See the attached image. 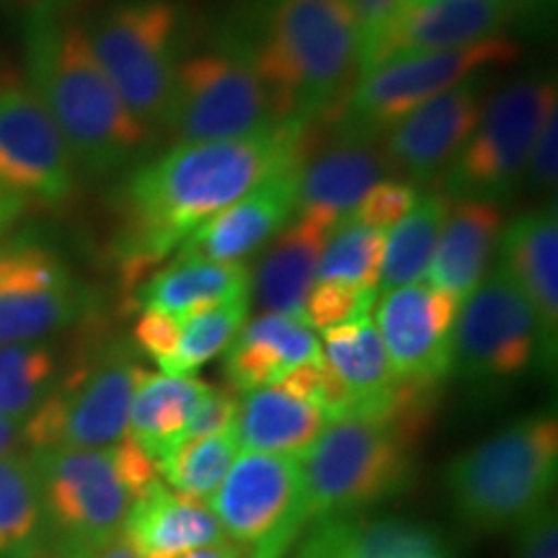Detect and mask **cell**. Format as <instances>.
Listing matches in <instances>:
<instances>
[{
	"label": "cell",
	"instance_id": "35",
	"mask_svg": "<svg viewBox=\"0 0 558 558\" xmlns=\"http://www.w3.org/2000/svg\"><path fill=\"white\" fill-rule=\"evenodd\" d=\"M58 378V354L47 341L0 347V416L24 422L50 396Z\"/></svg>",
	"mask_w": 558,
	"mask_h": 558
},
{
	"label": "cell",
	"instance_id": "7",
	"mask_svg": "<svg viewBox=\"0 0 558 558\" xmlns=\"http://www.w3.org/2000/svg\"><path fill=\"white\" fill-rule=\"evenodd\" d=\"M83 29L117 96L156 135L177 70L192 52L194 13L184 0H111Z\"/></svg>",
	"mask_w": 558,
	"mask_h": 558
},
{
	"label": "cell",
	"instance_id": "1",
	"mask_svg": "<svg viewBox=\"0 0 558 558\" xmlns=\"http://www.w3.org/2000/svg\"><path fill=\"white\" fill-rule=\"evenodd\" d=\"M311 128L279 124L262 135L222 143H177L130 173L120 192L114 254L128 288L173 259L194 230L271 173L303 163Z\"/></svg>",
	"mask_w": 558,
	"mask_h": 558
},
{
	"label": "cell",
	"instance_id": "42",
	"mask_svg": "<svg viewBox=\"0 0 558 558\" xmlns=\"http://www.w3.org/2000/svg\"><path fill=\"white\" fill-rule=\"evenodd\" d=\"M518 558H558V518L556 509H541L520 527Z\"/></svg>",
	"mask_w": 558,
	"mask_h": 558
},
{
	"label": "cell",
	"instance_id": "47",
	"mask_svg": "<svg viewBox=\"0 0 558 558\" xmlns=\"http://www.w3.org/2000/svg\"><path fill=\"white\" fill-rule=\"evenodd\" d=\"M21 209H24V199L13 197V194L0 190V235H3L5 228L19 218Z\"/></svg>",
	"mask_w": 558,
	"mask_h": 558
},
{
	"label": "cell",
	"instance_id": "37",
	"mask_svg": "<svg viewBox=\"0 0 558 558\" xmlns=\"http://www.w3.org/2000/svg\"><path fill=\"white\" fill-rule=\"evenodd\" d=\"M375 300H378V292L373 290L349 288V284L339 282H316L308 292L300 318L313 331H326L362 316V313H369Z\"/></svg>",
	"mask_w": 558,
	"mask_h": 558
},
{
	"label": "cell",
	"instance_id": "23",
	"mask_svg": "<svg viewBox=\"0 0 558 558\" xmlns=\"http://www.w3.org/2000/svg\"><path fill=\"white\" fill-rule=\"evenodd\" d=\"M320 354L316 331L298 316L262 313L241 326L226 349V380L233 393L246 396L251 390L275 383Z\"/></svg>",
	"mask_w": 558,
	"mask_h": 558
},
{
	"label": "cell",
	"instance_id": "6",
	"mask_svg": "<svg viewBox=\"0 0 558 558\" xmlns=\"http://www.w3.org/2000/svg\"><path fill=\"white\" fill-rule=\"evenodd\" d=\"M424 432L380 416L333 418L300 456L308 525L352 518L414 486Z\"/></svg>",
	"mask_w": 558,
	"mask_h": 558
},
{
	"label": "cell",
	"instance_id": "26",
	"mask_svg": "<svg viewBox=\"0 0 558 558\" xmlns=\"http://www.w3.org/2000/svg\"><path fill=\"white\" fill-rule=\"evenodd\" d=\"M329 233L331 230L318 226L316 220L295 215V220L271 241L251 277V298L262 313L303 316V305L316 284L318 262Z\"/></svg>",
	"mask_w": 558,
	"mask_h": 558
},
{
	"label": "cell",
	"instance_id": "3",
	"mask_svg": "<svg viewBox=\"0 0 558 558\" xmlns=\"http://www.w3.org/2000/svg\"><path fill=\"white\" fill-rule=\"evenodd\" d=\"M26 73L83 171L107 177L153 143V132L117 96L78 21L62 16L26 24Z\"/></svg>",
	"mask_w": 558,
	"mask_h": 558
},
{
	"label": "cell",
	"instance_id": "14",
	"mask_svg": "<svg viewBox=\"0 0 558 558\" xmlns=\"http://www.w3.org/2000/svg\"><path fill=\"white\" fill-rule=\"evenodd\" d=\"M94 308L62 256L34 241L0 248V347L45 341Z\"/></svg>",
	"mask_w": 558,
	"mask_h": 558
},
{
	"label": "cell",
	"instance_id": "33",
	"mask_svg": "<svg viewBox=\"0 0 558 558\" xmlns=\"http://www.w3.org/2000/svg\"><path fill=\"white\" fill-rule=\"evenodd\" d=\"M251 295H239L181 316V337L169 360L160 362V373L173 378H192L199 367L228 349L241 326L248 320Z\"/></svg>",
	"mask_w": 558,
	"mask_h": 558
},
{
	"label": "cell",
	"instance_id": "15",
	"mask_svg": "<svg viewBox=\"0 0 558 558\" xmlns=\"http://www.w3.org/2000/svg\"><path fill=\"white\" fill-rule=\"evenodd\" d=\"M0 190L47 207L75 192L73 153L24 83H0Z\"/></svg>",
	"mask_w": 558,
	"mask_h": 558
},
{
	"label": "cell",
	"instance_id": "16",
	"mask_svg": "<svg viewBox=\"0 0 558 558\" xmlns=\"http://www.w3.org/2000/svg\"><path fill=\"white\" fill-rule=\"evenodd\" d=\"M530 5L501 0H401L362 37V70L414 52L452 50L505 37Z\"/></svg>",
	"mask_w": 558,
	"mask_h": 558
},
{
	"label": "cell",
	"instance_id": "25",
	"mask_svg": "<svg viewBox=\"0 0 558 558\" xmlns=\"http://www.w3.org/2000/svg\"><path fill=\"white\" fill-rule=\"evenodd\" d=\"M501 228L505 222L494 202L450 199L448 218L439 230L427 269L429 288L448 292L463 303L486 277Z\"/></svg>",
	"mask_w": 558,
	"mask_h": 558
},
{
	"label": "cell",
	"instance_id": "48",
	"mask_svg": "<svg viewBox=\"0 0 558 558\" xmlns=\"http://www.w3.org/2000/svg\"><path fill=\"white\" fill-rule=\"evenodd\" d=\"M179 558H239L235 550L228 546V543H218V546H205L197 550H190V554L179 556Z\"/></svg>",
	"mask_w": 558,
	"mask_h": 558
},
{
	"label": "cell",
	"instance_id": "29",
	"mask_svg": "<svg viewBox=\"0 0 558 558\" xmlns=\"http://www.w3.org/2000/svg\"><path fill=\"white\" fill-rule=\"evenodd\" d=\"M239 295H251L246 264L173 259L169 267L153 271L137 284L135 305L140 311H160L181 318Z\"/></svg>",
	"mask_w": 558,
	"mask_h": 558
},
{
	"label": "cell",
	"instance_id": "4",
	"mask_svg": "<svg viewBox=\"0 0 558 558\" xmlns=\"http://www.w3.org/2000/svg\"><path fill=\"white\" fill-rule=\"evenodd\" d=\"M556 476L558 422L548 411H538L452 458L445 486L465 527L505 533L520 530L548 507Z\"/></svg>",
	"mask_w": 558,
	"mask_h": 558
},
{
	"label": "cell",
	"instance_id": "5",
	"mask_svg": "<svg viewBox=\"0 0 558 558\" xmlns=\"http://www.w3.org/2000/svg\"><path fill=\"white\" fill-rule=\"evenodd\" d=\"M47 541L60 556L120 538L132 501L160 481L158 460L132 437L99 450H32Z\"/></svg>",
	"mask_w": 558,
	"mask_h": 558
},
{
	"label": "cell",
	"instance_id": "45",
	"mask_svg": "<svg viewBox=\"0 0 558 558\" xmlns=\"http://www.w3.org/2000/svg\"><path fill=\"white\" fill-rule=\"evenodd\" d=\"M62 558H140V556L122 538H111L107 543H101V546L75 550V554H68Z\"/></svg>",
	"mask_w": 558,
	"mask_h": 558
},
{
	"label": "cell",
	"instance_id": "43",
	"mask_svg": "<svg viewBox=\"0 0 558 558\" xmlns=\"http://www.w3.org/2000/svg\"><path fill=\"white\" fill-rule=\"evenodd\" d=\"M0 3H3L13 16L24 21L26 26V24H34V21L68 16V11L73 9L78 0H0Z\"/></svg>",
	"mask_w": 558,
	"mask_h": 558
},
{
	"label": "cell",
	"instance_id": "31",
	"mask_svg": "<svg viewBox=\"0 0 558 558\" xmlns=\"http://www.w3.org/2000/svg\"><path fill=\"white\" fill-rule=\"evenodd\" d=\"M47 543L45 507L32 456L0 458V558H34Z\"/></svg>",
	"mask_w": 558,
	"mask_h": 558
},
{
	"label": "cell",
	"instance_id": "11",
	"mask_svg": "<svg viewBox=\"0 0 558 558\" xmlns=\"http://www.w3.org/2000/svg\"><path fill=\"white\" fill-rule=\"evenodd\" d=\"M145 367L124 344H109L54 383L24 418L29 450H99L128 437L130 403Z\"/></svg>",
	"mask_w": 558,
	"mask_h": 558
},
{
	"label": "cell",
	"instance_id": "13",
	"mask_svg": "<svg viewBox=\"0 0 558 558\" xmlns=\"http://www.w3.org/2000/svg\"><path fill=\"white\" fill-rule=\"evenodd\" d=\"M538 316L505 269L497 267L460 303L452 331V375L473 386H497L533 365H554Z\"/></svg>",
	"mask_w": 558,
	"mask_h": 558
},
{
	"label": "cell",
	"instance_id": "24",
	"mask_svg": "<svg viewBox=\"0 0 558 558\" xmlns=\"http://www.w3.org/2000/svg\"><path fill=\"white\" fill-rule=\"evenodd\" d=\"M298 554L316 558H456L439 533L399 518H329L311 522Z\"/></svg>",
	"mask_w": 558,
	"mask_h": 558
},
{
	"label": "cell",
	"instance_id": "46",
	"mask_svg": "<svg viewBox=\"0 0 558 558\" xmlns=\"http://www.w3.org/2000/svg\"><path fill=\"white\" fill-rule=\"evenodd\" d=\"M19 442H24V422L21 418L0 416V458L11 456Z\"/></svg>",
	"mask_w": 558,
	"mask_h": 558
},
{
	"label": "cell",
	"instance_id": "22",
	"mask_svg": "<svg viewBox=\"0 0 558 558\" xmlns=\"http://www.w3.org/2000/svg\"><path fill=\"white\" fill-rule=\"evenodd\" d=\"M120 538L140 558H179L190 550L226 543L207 501L177 494L163 481L132 501Z\"/></svg>",
	"mask_w": 558,
	"mask_h": 558
},
{
	"label": "cell",
	"instance_id": "36",
	"mask_svg": "<svg viewBox=\"0 0 558 558\" xmlns=\"http://www.w3.org/2000/svg\"><path fill=\"white\" fill-rule=\"evenodd\" d=\"M383 243H386V230L341 220L329 233L320 254L316 282H339L378 292Z\"/></svg>",
	"mask_w": 558,
	"mask_h": 558
},
{
	"label": "cell",
	"instance_id": "38",
	"mask_svg": "<svg viewBox=\"0 0 558 558\" xmlns=\"http://www.w3.org/2000/svg\"><path fill=\"white\" fill-rule=\"evenodd\" d=\"M418 190L409 181H399V179H383L380 184H375L365 197L360 199V205L349 213V218L344 220H354L360 226L367 228H378V230H388L393 228L401 218H407L411 213V207L416 205Z\"/></svg>",
	"mask_w": 558,
	"mask_h": 558
},
{
	"label": "cell",
	"instance_id": "49",
	"mask_svg": "<svg viewBox=\"0 0 558 558\" xmlns=\"http://www.w3.org/2000/svg\"><path fill=\"white\" fill-rule=\"evenodd\" d=\"M501 3H518V5H546V3H554V0H501Z\"/></svg>",
	"mask_w": 558,
	"mask_h": 558
},
{
	"label": "cell",
	"instance_id": "9",
	"mask_svg": "<svg viewBox=\"0 0 558 558\" xmlns=\"http://www.w3.org/2000/svg\"><path fill=\"white\" fill-rule=\"evenodd\" d=\"M520 47L509 37H494L452 50L414 52L365 70L331 122L337 135L378 140L418 104L435 99L476 73L512 65Z\"/></svg>",
	"mask_w": 558,
	"mask_h": 558
},
{
	"label": "cell",
	"instance_id": "20",
	"mask_svg": "<svg viewBox=\"0 0 558 558\" xmlns=\"http://www.w3.org/2000/svg\"><path fill=\"white\" fill-rule=\"evenodd\" d=\"M388 166L378 140L337 135L331 148L316 158L308 153L300 163L298 215L333 230L375 184H380Z\"/></svg>",
	"mask_w": 558,
	"mask_h": 558
},
{
	"label": "cell",
	"instance_id": "12",
	"mask_svg": "<svg viewBox=\"0 0 558 558\" xmlns=\"http://www.w3.org/2000/svg\"><path fill=\"white\" fill-rule=\"evenodd\" d=\"M207 507L239 558H284L308 525L300 456L241 450Z\"/></svg>",
	"mask_w": 558,
	"mask_h": 558
},
{
	"label": "cell",
	"instance_id": "19",
	"mask_svg": "<svg viewBox=\"0 0 558 558\" xmlns=\"http://www.w3.org/2000/svg\"><path fill=\"white\" fill-rule=\"evenodd\" d=\"M298 166L271 173L239 202L194 230L173 259L243 264L275 241L298 215Z\"/></svg>",
	"mask_w": 558,
	"mask_h": 558
},
{
	"label": "cell",
	"instance_id": "50",
	"mask_svg": "<svg viewBox=\"0 0 558 558\" xmlns=\"http://www.w3.org/2000/svg\"><path fill=\"white\" fill-rule=\"evenodd\" d=\"M295 558H316V556H305V554H298V550H295Z\"/></svg>",
	"mask_w": 558,
	"mask_h": 558
},
{
	"label": "cell",
	"instance_id": "44",
	"mask_svg": "<svg viewBox=\"0 0 558 558\" xmlns=\"http://www.w3.org/2000/svg\"><path fill=\"white\" fill-rule=\"evenodd\" d=\"M399 3L401 0H352V9L357 13L362 26V37H365L373 26H378Z\"/></svg>",
	"mask_w": 558,
	"mask_h": 558
},
{
	"label": "cell",
	"instance_id": "27",
	"mask_svg": "<svg viewBox=\"0 0 558 558\" xmlns=\"http://www.w3.org/2000/svg\"><path fill=\"white\" fill-rule=\"evenodd\" d=\"M326 424L329 418L324 411L275 383L251 390L239 401L235 435L241 450L303 456Z\"/></svg>",
	"mask_w": 558,
	"mask_h": 558
},
{
	"label": "cell",
	"instance_id": "34",
	"mask_svg": "<svg viewBox=\"0 0 558 558\" xmlns=\"http://www.w3.org/2000/svg\"><path fill=\"white\" fill-rule=\"evenodd\" d=\"M239 452L241 445L233 424V427L222 432H213V435L194 437L177 445L158 460V471L166 486L173 488L177 494L207 501L218 492Z\"/></svg>",
	"mask_w": 558,
	"mask_h": 558
},
{
	"label": "cell",
	"instance_id": "2",
	"mask_svg": "<svg viewBox=\"0 0 558 558\" xmlns=\"http://www.w3.org/2000/svg\"><path fill=\"white\" fill-rule=\"evenodd\" d=\"M213 37L251 62L284 124L331 122L360 78L352 0H235Z\"/></svg>",
	"mask_w": 558,
	"mask_h": 558
},
{
	"label": "cell",
	"instance_id": "17",
	"mask_svg": "<svg viewBox=\"0 0 558 558\" xmlns=\"http://www.w3.org/2000/svg\"><path fill=\"white\" fill-rule=\"evenodd\" d=\"M375 303V329L396 378L442 386L452 375V331L460 300L427 282H411L378 292Z\"/></svg>",
	"mask_w": 558,
	"mask_h": 558
},
{
	"label": "cell",
	"instance_id": "8",
	"mask_svg": "<svg viewBox=\"0 0 558 558\" xmlns=\"http://www.w3.org/2000/svg\"><path fill=\"white\" fill-rule=\"evenodd\" d=\"M279 124L284 122L259 73L235 47L213 37L205 50L181 60L160 130L179 143H222Z\"/></svg>",
	"mask_w": 558,
	"mask_h": 558
},
{
	"label": "cell",
	"instance_id": "18",
	"mask_svg": "<svg viewBox=\"0 0 558 558\" xmlns=\"http://www.w3.org/2000/svg\"><path fill=\"white\" fill-rule=\"evenodd\" d=\"M486 73H476L418 104L386 132V158L414 181L448 171L484 111Z\"/></svg>",
	"mask_w": 558,
	"mask_h": 558
},
{
	"label": "cell",
	"instance_id": "30",
	"mask_svg": "<svg viewBox=\"0 0 558 558\" xmlns=\"http://www.w3.org/2000/svg\"><path fill=\"white\" fill-rule=\"evenodd\" d=\"M209 388L213 386L202 380L145 369L130 403L128 437L135 439L150 458L160 460L177 448L194 409Z\"/></svg>",
	"mask_w": 558,
	"mask_h": 558
},
{
	"label": "cell",
	"instance_id": "28",
	"mask_svg": "<svg viewBox=\"0 0 558 558\" xmlns=\"http://www.w3.org/2000/svg\"><path fill=\"white\" fill-rule=\"evenodd\" d=\"M318 341L324 360L329 362L354 399V407L347 416L378 411L401 378H396L393 367H390L373 316L362 313L347 324L320 331Z\"/></svg>",
	"mask_w": 558,
	"mask_h": 558
},
{
	"label": "cell",
	"instance_id": "39",
	"mask_svg": "<svg viewBox=\"0 0 558 558\" xmlns=\"http://www.w3.org/2000/svg\"><path fill=\"white\" fill-rule=\"evenodd\" d=\"M181 337V320L160 311H143L132 326V347L160 365L169 360Z\"/></svg>",
	"mask_w": 558,
	"mask_h": 558
},
{
	"label": "cell",
	"instance_id": "10",
	"mask_svg": "<svg viewBox=\"0 0 558 558\" xmlns=\"http://www.w3.org/2000/svg\"><path fill=\"white\" fill-rule=\"evenodd\" d=\"M558 107L554 75H525L484 104L481 120L445 171L452 199H507L525 181L535 137Z\"/></svg>",
	"mask_w": 558,
	"mask_h": 558
},
{
	"label": "cell",
	"instance_id": "21",
	"mask_svg": "<svg viewBox=\"0 0 558 558\" xmlns=\"http://www.w3.org/2000/svg\"><path fill=\"white\" fill-rule=\"evenodd\" d=\"M499 267L512 277L538 316L543 339L558 341V213L556 202L520 215L499 233Z\"/></svg>",
	"mask_w": 558,
	"mask_h": 558
},
{
	"label": "cell",
	"instance_id": "41",
	"mask_svg": "<svg viewBox=\"0 0 558 558\" xmlns=\"http://www.w3.org/2000/svg\"><path fill=\"white\" fill-rule=\"evenodd\" d=\"M558 177V111L548 117L538 137H535L533 150H530L525 179L535 190L548 192L556 186Z\"/></svg>",
	"mask_w": 558,
	"mask_h": 558
},
{
	"label": "cell",
	"instance_id": "32",
	"mask_svg": "<svg viewBox=\"0 0 558 558\" xmlns=\"http://www.w3.org/2000/svg\"><path fill=\"white\" fill-rule=\"evenodd\" d=\"M448 194H427V197H418L407 218H401L393 228L386 230L378 292L422 282L437 248L439 230L448 218Z\"/></svg>",
	"mask_w": 558,
	"mask_h": 558
},
{
	"label": "cell",
	"instance_id": "40",
	"mask_svg": "<svg viewBox=\"0 0 558 558\" xmlns=\"http://www.w3.org/2000/svg\"><path fill=\"white\" fill-rule=\"evenodd\" d=\"M239 393L230 388H209L199 407L194 409L190 424L184 427L179 445L186 439L213 435V432H222L235 424V414H239Z\"/></svg>",
	"mask_w": 558,
	"mask_h": 558
}]
</instances>
